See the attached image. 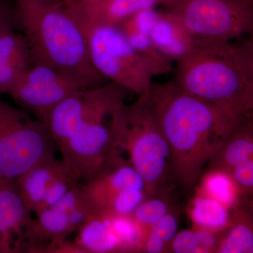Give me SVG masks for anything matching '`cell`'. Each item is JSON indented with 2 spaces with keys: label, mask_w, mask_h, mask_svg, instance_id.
<instances>
[{
  "label": "cell",
  "mask_w": 253,
  "mask_h": 253,
  "mask_svg": "<svg viewBox=\"0 0 253 253\" xmlns=\"http://www.w3.org/2000/svg\"><path fill=\"white\" fill-rule=\"evenodd\" d=\"M189 211L194 228L217 234L229 226L232 215L231 211L220 203L199 194L193 198Z\"/></svg>",
  "instance_id": "d6986e66"
},
{
  "label": "cell",
  "mask_w": 253,
  "mask_h": 253,
  "mask_svg": "<svg viewBox=\"0 0 253 253\" xmlns=\"http://www.w3.org/2000/svg\"><path fill=\"white\" fill-rule=\"evenodd\" d=\"M178 226L179 221L177 217L171 212L161 218L151 229L155 231L168 247L177 234Z\"/></svg>",
  "instance_id": "484cf974"
},
{
  "label": "cell",
  "mask_w": 253,
  "mask_h": 253,
  "mask_svg": "<svg viewBox=\"0 0 253 253\" xmlns=\"http://www.w3.org/2000/svg\"><path fill=\"white\" fill-rule=\"evenodd\" d=\"M148 101L168 141L171 183L191 189L246 115L196 97L173 81L151 84Z\"/></svg>",
  "instance_id": "6da1fadb"
},
{
  "label": "cell",
  "mask_w": 253,
  "mask_h": 253,
  "mask_svg": "<svg viewBox=\"0 0 253 253\" xmlns=\"http://www.w3.org/2000/svg\"><path fill=\"white\" fill-rule=\"evenodd\" d=\"M0 253H6L4 246H3L2 244H1V241H0Z\"/></svg>",
  "instance_id": "4dcf8cb0"
},
{
  "label": "cell",
  "mask_w": 253,
  "mask_h": 253,
  "mask_svg": "<svg viewBox=\"0 0 253 253\" xmlns=\"http://www.w3.org/2000/svg\"><path fill=\"white\" fill-rule=\"evenodd\" d=\"M172 212L166 196L148 197L133 212V217L144 227L151 229L161 218Z\"/></svg>",
  "instance_id": "603a6c76"
},
{
  "label": "cell",
  "mask_w": 253,
  "mask_h": 253,
  "mask_svg": "<svg viewBox=\"0 0 253 253\" xmlns=\"http://www.w3.org/2000/svg\"><path fill=\"white\" fill-rule=\"evenodd\" d=\"M82 189L94 211L101 212L123 191L130 189L146 191V184L134 168L120 161L94 179L85 182Z\"/></svg>",
  "instance_id": "8fae6325"
},
{
  "label": "cell",
  "mask_w": 253,
  "mask_h": 253,
  "mask_svg": "<svg viewBox=\"0 0 253 253\" xmlns=\"http://www.w3.org/2000/svg\"><path fill=\"white\" fill-rule=\"evenodd\" d=\"M171 251L176 253H204L200 247L197 234L194 229L177 233L169 245Z\"/></svg>",
  "instance_id": "cb8c5ba5"
},
{
  "label": "cell",
  "mask_w": 253,
  "mask_h": 253,
  "mask_svg": "<svg viewBox=\"0 0 253 253\" xmlns=\"http://www.w3.org/2000/svg\"><path fill=\"white\" fill-rule=\"evenodd\" d=\"M91 87L93 86L81 78L37 63L28 68L9 95L23 109L36 114L43 123L48 113L63 100Z\"/></svg>",
  "instance_id": "9c48e42d"
},
{
  "label": "cell",
  "mask_w": 253,
  "mask_h": 253,
  "mask_svg": "<svg viewBox=\"0 0 253 253\" xmlns=\"http://www.w3.org/2000/svg\"><path fill=\"white\" fill-rule=\"evenodd\" d=\"M167 7L196 43L229 42L253 32V0H172Z\"/></svg>",
  "instance_id": "ba28073f"
},
{
  "label": "cell",
  "mask_w": 253,
  "mask_h": 253,
  "mask_svg": "<svg viewBox=\"0 0 253 253\" xmlns=\"http://www.w3.org/2000/svg\"><path fill=\"white\" fill-rule=\"evenodd\" d=\"M171 1L172 0H102L84 6L67 4L83 29L93 26H118L140 11L154 9L159 4L168 6Z\"/></svg>",
  "instance_id": "7c38bea8"
},
{
  "label": "cell",
  "mask_w": 253,
  "mask_h": 253,
  "mask_svg": "<svg viewBox=\"0 0 253 253\" xmlns=\"http://www.w3.org/2000/svg\"><path fill=\"white\" fill-rule=\"evenodd\" d=\"M225 234L218 241L215 253H252L253 252V223L245 210L237 208L231 215Z\"/></svg>",
  "instance_id": "ffe728a7"
},
{
  "label": "cell",
  "mask_w": 253,
  "mask_h": 253,
  "mask_svg": "<svg viewBox=\"0 0 253 253\" xmlns=\"http://www.w3.org/2000/svg\"><path fill=\"white\" fill-rule=\"evenodd\" d=\"M54 206L68 214L75 231H78L96 212L78 185L69 190Z\"/></svg>",
  "instance_id": "7402d4cb"
},
{
  "label": "cell",
  "mask_w": 253,
  "mask_h": 253,
  "mask_svg": "<svg viewBox=\"0 0 253 253\" xmlns=\"http://www.w3.org/2000/svg\"><path fill=\"white\" fill-rule=\"evenodd\" d=\"M102 0H66V2L70 6H81L84 5L95 4Z\"/></svg>",
  "instance_id": "f546056e"
},
{
  "label": "cell",
  "mask_w": 253,
  "mask_h": 253,
  "mask_svg": "<svg viewBox=\"0 0 253 253\" xmlns=\"http://www.w3.org/2000/svg\"><path fill=\"white\" fill-rule=\"evenodd\" d=\"M253 113L243 117L231 131L207 169H217L229 172L241 163L253 160Z\"/></svg>",
  "instance_id": "2e32d148"
},
{
  "label": "cell",
  "mask_w": 253,
  "mask_h": 253,
  "mask_svg": "<svg viewBox=\"0 0 253 253\" xmlns=\"http://www.w3.org/2000/svg\"><path fill=\"white\" fill-rule=\"evenodd\" d=\"M95 69L107 81L147 97L154 75L118 26L83 28Z\"/></svg>",
  "instance_id": "52a82bcc"
},
{
  "label": "cell",
  "mask_w": 253,
  "mask_h": 253,
  "mask_svg": "<svg viewBox=\"0 0 253 253\" xmlns=\"http://www.w3.org/2000/svg\"><path fill=\"white\" fill-rule=\"evenodd\" d=\"M69 169L63 160L58 161L52 156L38 163L16 179L20 195L32 212H39L46 192Z\"/></svg>",
  "instance_id": "4fadbf2b"
},
{
  "label": "cell",
  "mask_w": 253,
  "mask_h": 253,
  "mask_svg": "<svg viewBox=\"0 0 253 253\" xmlns=\"http://www.w3.org/2000/svg\"><path fill=\"white\" fill-rule=\"evenodd\" d=\"M129 93L109 81L68 96L48 114L50 134L80 181L87 182L117 163L120 116Z\"/></svg>",
  "instance_id": "7a4b0ae2"
},
{
  "label": "cell",
  "mask_w": 253,
  "mask_h": 253,
  "mask_svg": "<svg viewBox=\"0 0 253 253\" xmlns=\"http://www.w3.org/2000/svg\"><path fill=\"white\" fill-rule=\"evenodd\" d=\"M121 31L126 37L129 44L141 54L143 59L148 63L154 76L167 74L172 71L174 61L161 52V50L156 46L151 39L150 32Z\"/></svg>",
  "instance_id": "44dd1931"
},
{
  "label": "cell",
  "mask_w": 253,
  "mask_h": 253,
  "mask_svg": "<svg viewBox=\"0 0 253 253\" xmlns=\"http://www.w3.org/2000/svg\"><path fill=\"white\" fill-rule=\"evenodd\" d=\"M14 30L0 35V95L9 94L31 66L27 42Z\"/></svg>",
  "instance_id": "5bb4252c"
},
{
  "label": "cell",
  "mask_w": 253,
  "mask_h": 253,
  "mask_svg": "<svg viewBox=\"0 0 253 253\" xmlns=\"http://www.w3.org/2000/svg\"><path fill=\"white\" fill-rule=\"evenodd\" d=\"M173 82L199 99L247 115L253 110V36L242 42H204L176 61Z\"/></svg>",
  "instance_id": "277c9868"
},
{
  "label": "cell",
  "mask_w": 253,
  "mask_h": 253,
  "mask_svg": "<svg viewBox=\"0 0 253 253\" xmlns=\"http://www.w3.org/2000/svg\"><path fill=\"white\" fill-rule=\"evenodd\" d=\"M200 179L197 194L215 200L231 212L239 208L242 195L230 173L221 169H208Z\"/></svg>",
  "instance_id": "ac0fdd59"
},
{
  "label": "cell",
  "mask_w": 253,
  "mask_h": 253,
  "mask_svg": "<svg viewBox=\"0 0 253 253\" xmlns=\"http://www.w3.org/2000/svg\"><path fill=\"white\" fill-rule=\"evenodd\" d=\"M11 29H15L12 5L0 0V35Z\"/></svg>",
  "instance_id": "83f0119b"
},
{
  "label": "cell",
  "mask_w": 253,
  "mask_h": 253,
  "mask_svg": "<svg viewBox=\"0 0 253 253\" xmlns=\"http://www.w3.org/2000/svg\"><path fill=\"white\" fill-rule=\"evenodd\" d=\"M197 234L200 247L204 253L216 252L218 241L217 234L206 229L194 228Z\"/></svg>",
  "instance_id": "4316f807"
},
{
  "label": "cell",
  "mask_w": 253,
  "mask_h": 253,
  "mask_svg": "<svg viewBox=\"0 0 253 253\" xmlns=\"http://www.w3.org/2000/svg\"><path fill=\"white\" fill-rule=\"evenodd\" d=\"M242 196L252 194L253 190V161H246L229 172Z\"/></svg>",
  "instance_id": "d4e9b609"
},
{
  "label": "cell",
  "mask_w": 253,
  "mask_h": 253,
  "mask_svg": "<svg viewBox=\"0 0 253 253\" xmlns=\"http://www.w3.org/2000/svg\"><path fill=\"white\" fill-rule=\"evenodd\" d=\"M31 210L18 191L16 180L0 178V241L6 253L20 250L31 224Z\"/></svg>",
  "instance_id": "30bf717a"
},
{
  "label": "cell",
  "mask_w": 253,
  "mask_h": 253,
  "mask_svg": "<svg viewBox=\"0 0 253 253\" xmlns=\"http://www.w3.org/2000/svg\"><path fill=\"white\" fill-rule=\"evenodd\" d=\"M167 248L168 246L163 242V240L151 228L145 240L143 251L149 253H160L164 252Z\"/></svg>",
  "instance_id": "f1b7e54d"
},
{
  "label": "cell",
  "mask_w": 253,
  "mask_h": 253,
  "mask_svg": "<svg viewBox=\"0 0 253 253\" xmlns=\"http://www.w3.org/2000/svg\"><path fill=\"white\" fill-rule=\"evenodd\" d=\"M78 232L76 244L84 253H122L111 213L95 212Z\"/></svg>",
  "instance_id": "e0dca14e"
},
{
  "label": "cell",
  "mask_w": 253,
  "mask_h": 253,
  "mask_svg": "<svg viewBox=\"0 0 253 253\" xmlns=\"http://www.w3.org/2000/svg\"><path fill=\"white\" fill-rule=\"evenodd\" d=\"M15 28L27 42L31 65H47L91 86L107 83L89 57L85 33L66 0H14Z\"/></svg>",
  "instance_id": "3957f363"
},
{
  "label": "cell",
  "mask_w": 253,
  "mask_h": 253,
  "mask_svg": "<svg viewBox=\"0 0 253 253\" xmlns=\"http://www.w3.org/2000/svg\"><path fill=\"white\" fill-rule=\"evenodd\" d=\"M54 146L44 123L0 98V178L16 180L54 156Z\"/></svg>",
  "instance_id": "8992f818"
},
{
  "label": "cell",
  "mask_w": 253,
  "mask_h": 253,
  "mask_svg": "<svg viewBox=\"0 0 253 253\" xmlns=\"http://www.w3.org/2000/svg\"><path fill=\"white\" fill-rule=\"evenodd\" d=\"M150 35L161 52L175 62L191 54L196 46L194 38L168 11L158 13Z\"/></svg>",
  "instance_id": "9a60e30c"
},
{
  "label": "cell",
  "mask_w": 253,
  "mask_h": 253,
  "mask_svg": "<svg viewBox=\"0 0 253 253\" xmlns=\"http://www.w3.org/2000/svg\"><path fill=\"white\" fill-rule=\"evenodd\" d=\"M118 161L129 165L140 174L149 197L166 196L170 156L147 97L139 96L121 111L116 140Z\"/></svg>",
  "instance_id": "5b68a950"
}]
</instances>
